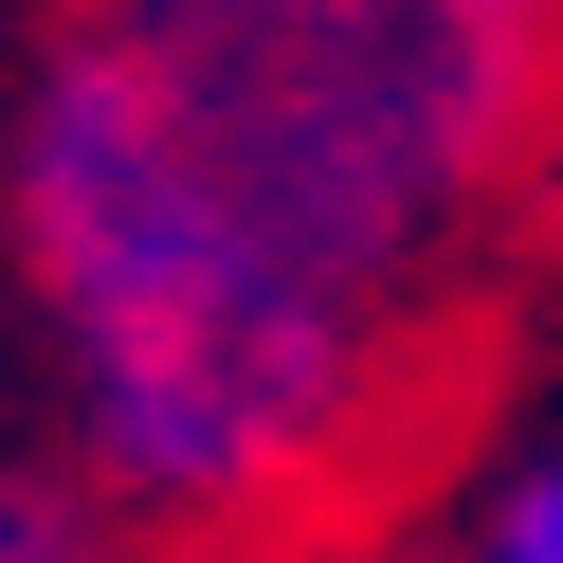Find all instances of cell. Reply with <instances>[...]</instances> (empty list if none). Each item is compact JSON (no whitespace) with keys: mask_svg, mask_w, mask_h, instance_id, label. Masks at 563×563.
I'll use <instances>...</instances> for the list:
<instances>
[{"mask_svg":"<svg viewBox=\"0 0 563 563\" xmlns=\"http://www.w3.org/2000/svg\"><path fill=\"white\" fill-rule=\"evenodd\" d=\"M563 183V0H74L0 146L55 437L164 545L345 509Z\"/></svg>","mask_w":563,"mask_h":563,"instance_id":"obj_1","label":"cell"},{"mask_svg":"<svg viewBox=\"0 0 563 563\" xmlns=\"http://www.w3.org/2000/svg\"><path fill=\"white\" fill-rule=\"evenodd\" d=\"M382 563H563V418L509 437V454H473V473H454Z\"/></svg>","mask_w":563,"mask_h":563,"instance_id":"obj_2","label":"cell"},{"mask_svg":"<svg viewBox=\"0 0 563 563\" xmlns=\"http://www.w3.org/2000/svg\"><path fill=\"white\" fill-rule=\"evenodd\" d=\"M0 563H110V490H91L74 454L0 437Z\"/></svg>","mask_w":563,"mask_h":563,"instance_id":"obj_3","label":"cell"}]
</instances>
